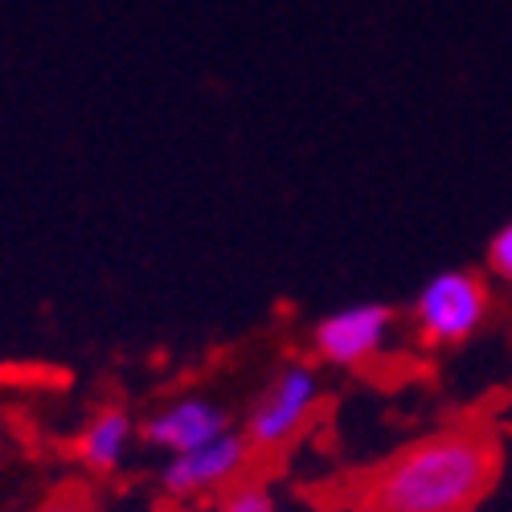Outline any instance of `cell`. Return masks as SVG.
<instances>
[{
  "label": "cell",
  "mask_w": 512,
  "mask_h": 512,
  "mask_svg": "<svg viewBox=\"0 0 512 512\" xmlns=\"http://www.w3.org/2000/svg\"><path fill=\"white\" fill-rule=\"evenodd\" d=\"M500 476V447L484 426H439L386 463H377L365 488V512H476Z\"/></svg>",
  "instance_id": "cell-1"
},
{
  "label": "cell",
  "mask_w": 512,
  "mask_h": 512,
  "mask_svg": "<svg viewBox=\"0 0 512 512\" xmlns=\"http://www.w3.org/2000/svg\"><path fill=\"white\" fill-rule=\"evenodd\" d=\"M320 398H324V386H320V369L312 361L279 365L263 381V390L254 394L242 418V435L250 451H283L287 443H295L304 426L316 418Z\"/></svg>",
  "instance_id": "cell-2"
},
{
  "label": "cell",
  "mask_w": 512,
  "mask_h": 512,
  "mask_svg": "<svg viewBox=\"0 0 512 512\" xmlns=\"http://www.w3.org/2000/svg\"><path fill=\"white\" fill-rule=\"evenodd\" d=\"M488 312H492L488 283L463 267L431 275L410 300V324L422 345L431 349H455L463 340H472L484 328Z\"/></svg>",
  "instance_id": "cell-3"
},
{
  "label": "cell",
  "mask_w": 512,
  "mask_h": 512,
  "mask_svg": "<svg viewBox=\"0 0 512 512\" xmlns=\"http://www.w3.org/2000/svg\"><path fill=\"white\" fill-rule=\"evenodd\" d=\"M394 324H398L394 308L381 300L345 304L312 324V353L320 365L332 369H365L390 349Z\"/></svg>",
  "instance_id": "cell-4"
},
{
  "label": "cell",
  "mask_w": 512,
  "mask_h": 512,
  "mask_svg": "<svg viewBox=\"0 0 512 512\" xmlns=\"http://www.w3.org/2000/svg\"><path fill=\"white\" fill-rule=\"evenodd\" d=\"M254 451L242 431H230L205 447H193L185 455H168L156 472V488L164 500L193 504L201 496H222L234 480L246 476Z\"/></svg>",
  "instance_id": "cell-5"
},
{
  "label": "cell",
  "mask_w": 512,
  "mask_h": 512,
  "mask_svg": "<svg viewBox=\"0 0 512 512\" xmlns=\"http://www.w3.org/2000/svg\"><path fill=\"white\" fill-rule=\"evenodd\" d=\"M230 414L218 398L209 394H177L160 406H152L140 422V443L160 451L164 459L168 455H185L193 447H205L213 439L230 435Z\"/></svg>",
  "instance_id": "cell-6"
},
{
  "label": "cell",
  "mask_w": 512,
  "mask_h": 512,
  "mask_svg": "<svg viewBox=\"0 0 512 512\" xmlns=\"http://www.w3.org/2000/svg\"><path fill=\"white\" fill-rule=\"evenodd\" d=\"M136 443H140L136 414L127 410L123 402H107L82 422V431L74 439V455H78V463L87 467V472L115 476L119 467L127 463V455H132Z\"/></svg>",
  "instance_id": "cell-7"
},
{
  "label": "cell",
  "mask_w": 512,
  "mask_h": 512,
  "mask_svg": "<svg viewBox=\"0 0 512 512\" xmlns=\"http://www.w3.org/2000/svg\"><path fill=\"white\" fill-rule=\"evenodd\" d=\"M213 512H279V500L267 480L242 476L222 496H213Z\"/></svg>",
  "instance_id": "cell-8"
},
{
  "label": "cell",
  "mask_w": 512,
  "mask_h": 512,
  "mask_svg": "<svg viewBox=\"0 0 512 512\" xmlns=\"http://www.w3.org/2000/svg\"><path fill=\"white\" fill-rule=\"evenodd\" d=\"M488 271L500 283H512V222H504L488 242Z\"/></svg>",
  "instance_id": "cell-9"
},
{
  "label": "cell",
  "mask_w": 512,
  "mask_h": 512,
  "mask_svg": "<svg viewBox=\"0 0 512 512\" xmlns=\"http://www.w3.org/2000/svg\"><path fill=\"white\" fill-rule=\"evenodd\" d=\"M33 512H87V500H82L78 492H54L46 496Z\"/></svg>",
  "instance_id": "cell-10"
}]
</instances>
